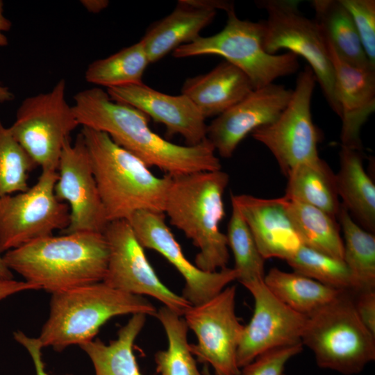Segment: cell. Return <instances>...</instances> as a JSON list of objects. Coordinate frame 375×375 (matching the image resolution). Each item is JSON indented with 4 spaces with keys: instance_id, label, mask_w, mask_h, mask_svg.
<instances>
[{
    "instance_id": "6da1fadb",
    "label": "cell",
    "mask_w": 375,
    "mask_h": 375,
    "mask_svg": "<svg viewBox=\"0 0 375 375\" xmlns=\"http://www.w3.org/2000/svg\"><path fill=\"white\" fill-rule=\"evenodd\" d=\"M73 99L72 109L79 126L106 133L149 167H156L171 176L222 169L207 138L193 146L167 141L150 128L148 116L112 101L99 87L81 90Z\"/></svg>"
},
{
    "instance_id": "7a4b0ae2",
    "label": "cell",
    "mask_w": 375,
    "mask_h": 375,
    "mask_svg": "<svg viewBox=\"0 0 375 375\" xmlns=\"http://www.w3.org/2000/svg\"><path fill=\"white\" fill-rule=\"evenodd\" d=\"M6 266L53 294L103 281L108 246L103 233L49 235L5 252Z\"/></svg>"
},
{
    "instance_id": "3957f363",
    "label": "cell",
    "mask_w": 375,
    "mask_h": 375,
    "mask_svg": "<svg viewBox=\"0 0 375 375\" xmlns=\"http://www.w3.org/2000/svg\"><path fill=\"white\" fill-rule=\"evenodd\" d=\"M81 133L108 222L128 221L139 210L164 212L170 176H156L103 132L83 127Z\"/></svg>"
},
{
    "instance_id": "277c9868",
    "label": "cell",
    "mask_w": 375,
    "mask_h": 375,
    "mask_svg": "<svg viewBox=\"0 0 375 375\" xmlns=\"http://www.w3.org/2000/svg\"><path fill=\"white\" fill-rule=\"evenodd\" d=\"M228 182L222 169L171 176L163 213L199 249L195 265L205 272L226 268L229 260L227 238L219 228Z\"/></svg>"
},
{
    "instance_id": "5b68a950",
    "label": "cell",
    "mask_w": 375,
    "mask_h": 375,
    "mask_svg": "<svg viewBox=\"0 0 375 375\" xmlns=\"http://www.w3.org/2000/svg\"><path fill=\"white\" fill-rule=\"evenodd\" d=\"M156 307L142 296L98 282L51 294L50 312L38 337L43 347L60 351L94 339L112 317L144 314L156 317Z\"/></svg>"
},
{
    "instance_id": "8992f818",
    "label": "cell",
    "mask_w": 375,
    "mask_h": 375,
    "mask_svg": "<svg viewBox=\"0 0 375 375\" xmlns=\"http://www.w3.org/2000/svg\"><path fill=\"white\" fill-rule=\"evenodd\" d=\"M353 293L342 291L308 317L301 336L319 367L344 375L357 374L375 360V335L359 318Z\"/></svg>"
},
{
    "instance_id": "52a82bcc",
    "label": "cell",
    "mask_w": 375,
    "mask_h": 375,
    "mask_svg": "<svg viewBox=\"0 0 375 375\" xmlns=\"http://www.w3.org/2000/svg\"><path fill=\"white\" fill-rule=\"evenodd\" d=\"M227 13L225 26L219 33L199 37L173 51V56L182 58L202 55H217L242 70L253 89L273 83L299 68L298 56L290 52L269 54L262 46L263 27L257 22L240 19L235 9Z\"/></svg>"
},
{
    "instance_id": "ba28073f",
    "label": "cell",
    "mask_w": 375,
    "mask_h": 375,
    "mask_svg": "<svg viewBox=\"0 0 375 375\" xmlns=\"http://www.w3.org/2000/svg\"><path fill=\"white\" fill-rule=\"evenodd\" d=\"M297 0H259L267 16L261 20L262 46L269 54L288 50L307 61L331 110L340 118L334 72L325 39L315 21L299 10Z\"/></svg>"
},
{
    "instance_id": "9c48e42d",
    "label": "cell",
    "mask_w": 375,
    "mask_h": 375,
    "mask_svg": "<svg viewBox=\"0 0 375 375\" xmlns=\"http://www.w3.org/2000/svg\"><path fill=\"white\" fill-rule=\"evenodd\" d=\"M66 81L24 99L9 129L42 170L58 169L65 142L79 124L66 99Z\"/></svg>"
},
{
    "instance_id": "30bf717a",
    "label": "cell",
    "mask_w": 375,
    "mask_h": 375,
    "mask_svg": "<svg viewBox=\"0 0 375 375\" xmlns=\"http://www.w3.org/2000/svg\"><path fill=\"white\" fill-rule=\"evenodd\" d=\"M58 179L56 170H42L26 191L0 198L1 253L68 226L69 208L54 191Z\"/></svg>"
},
{
    "instance_id": "8fae6325",
    "label": "cell",
    "mask_w": 375,
    "mask_h": 375,
    "mask_svg": "<svg viewBox=\"0 0 375 375\" xmlns=\"http://www.w3.org/2000/svg\"><path fill=\"white\" fill-rule=\"evenodd\" d=\"M316 83L313 72L306 65L299 74L291 99L278 119L251 133L253 139L270 151L285 177L298 165L319 158V135L311 113Z\"/></svg>"
},
{
    "instance_id": "7c38bea8",
    "label": "cell",
    "mask_w": 375,
    "mask_h": 375,
    "mask_svg": "<svg viewBox=\"0 0 375 375\" xmlns=\"http://www.w3.org/2000/svg\"><path fill=\"white\" fill-rule=\"evenodd\" d=\"M236 287H226L210 299L191 306L183 319L197 342L190 349L200 362L216 375H240L237 351L244 326L235 314Z\"/></svg>"
},
{
    "instance_id": "4fadbf2b",
    "label": "cell",
    "mask_w": 375,
    "mask_h": 375,
    "mask_svg": "<svg viewBox=\"0 0 375 375\" xmlns=\"http://www.w3.org/2000/svg\"><path fill=\"white\" fill-rule=\"evenodd\" d=\"M103 233L108 246L107 269L103 282L124 292L150 296L183 316L192 305L160 281L128 222H110Z\"/></svg>"
},
{
    "instance_id": "5bb4252c",
    "label": "cell",
    "mask_w": 375,
    "mask_h": 375,
    "mask_svg": "<svg viewBox=\"0 0 375 375\" xmlns=\"http://www.w3.org/2000/svg\"><path fill=\"white\" fill-rule=\"evenodd\" d=\"M128 222L142 247L159 253L183 277L185 287L181 296L192 306L210 299L238 278L233 268L209 272L190 262L165 223L163 213L139 210Z\"/></svg>"
},
{
    "instance_id": "9a60e30c",
    "label": "cell",
    "mask_w": 375,
    "mask_h": 375,
    "mask_svg": "<svg viewBox=\"0 0 375 375\" xmlns=\"http://www.w3.org/2000/svg\"><path fill=\"white\" fill-rule=\"evenodd\" d=\"M57 170L55 194L70 210L69 224L62 233H103L108 222L81 133L74 143L70 138L65 142Z\"/></svg>"
},
{
    "instance_id": "2e32d148",
    "label": "cell",
    "mask_w": 375,
    "mask_h": 375,
    "mask_svg": "<svg viewBox=\"0 0 375 375\" xmlns=\"http://www.w3.org/2000/svg\"><path fill=\"white\" fill-rule=\"evenodd\" d=\"M244 287L253 297L254 309L250 322L244 326L237 351V362L240 369L267 351L302 342L308 319V317L278 300L264 281Z\"/></svg>"
},
{
    "instance_id": "e0dca14e",
    "label": "cell",
    "mask_w": 375,
    "mask_h": 375,
    "mask_svg": "<svg viewBox=\"0 0 375 375\" xmlns=\"http://www.w3.org/2000/svg\"><path fill=\"white\" fill-rule=\"evenodd\" d=\"M292 94V90L274 83L252 90L207 125L206 138L219 156L231 158L249 133L278 119Z\"/></svg>"
},
{
    "instance_id": "ac0fdd59",
    "label": "cell",
    "mask_w": 375,
    "mask_h": 375,
    "mask_svg": "<svg viewBox=\"0 0 375 375\" xmlns=\"http://www.w3.org/2000/svg\"><path fill=\"white\" fill-rule=\"evenodd\" d=\"M106 92L112 101L131 106L162 124L168 135H181L189 146L206 139V118L183 94L169 95L144 83L108 88Z\"/></svg>"
},
{
    "instance_id": "d6986e66",
    "label": "cell",
    "mask_w": 375,
    "mask_h": 375,
    "mask_svg": "<svg viewBox=\"0 0 375 375\" xmlns=\"http://www.w3.org/2000/svg\"><path fill=\"white\" fill-rule=\"evenodd\" d=\"M265 260L285 261L303 245L287 212V198L263 199L249 194H232Z\"/></svg>"
},
{
    "instance_id": "ffe728a7",
    "label": "cell",
    "mask_w": 375,
    "mask_h": 375,
    "mask_svg": "<svg viewBox=\"0 0 375 375\" xmlns=\"http://www.w3.org/2000/svg\"><path fill=\"white\" fill-rule=\"evenodd\" d=\"M324 38L333 68L336 95L341 109L342 145L361 151V128L375 110V69L348 63Z\"/></svg>"
},
{
    "instance_id": "44dd1931",
    "label": "cell",
    "mask_w": 375,
    "mask_h": 375,
    "mask_svg": "<svg viewBox=\"0 0 375 375\" xmlns=\"http://www.w3.org/2000/svg\"><path fill=\"white\" fill-rule=\"evenodd\" d=\"M231 4L222 0L178 1L174 10L151 25L140 40L150 63L200 37L201 30L214 19L217 10L227 12Z\"/></svg>"
},
{
    "instance_id": "7402d4cb",
    "label": "cell",
    "mask_w": 375,
    "mask_h": 375,
    "mask_svg": "<svg viewBox=\"0 0 375 375\" xmlns=\"http://www.w3.org/2000/svg\"><path fill=\"white\" fill-rule=\"evenodd\" d=\"M253 90L242 70L224 60L209 72L188 78L181 94L187 96L207 118L222 114Z\"/></svg>"
},
{
    "instance_id": "603a6c76",
    "label": "cell",
    "mask_w": 375,
    "mask_h": 375,
    "mask_svg": "<svg viewBox=\"0 0 375 375\" xmlns=\"http://www.w3.org/2000/svg\"><path fill=\"white\" fill-rule=\"evenodd\" d=\"M335 174L338 197L364 228L375 231V185L366 173L361 151L342 146Z\"/></svg>"
},
{
    "instance_id": "cb8c5ba5",
    "label": "cell",
    "mask_w": 375,
    "mask_h": 375,
    "mask_svg": "<svg viewBox=\"0 0 375 375\" xmlns=\"http://www.w3.org/2000/svg\"><path fill=\"white\" fill-rule=\"evenodd\" d=\"M314 20L338 55L360 68L373 67L365 53L352 17L340 0H312Z\"/></svg>"
},
{
    "instance_id": "d4e9b609",
    "label": "cell",
    "mask_w": 375,
    "mask_h": 375,
    "mask_svg": "<svg viewBox=\"0 0 375 375\" xmlns=\"http://www.w3.org/2000/svg\"><path fill=\"white\" fill-rule=\"evenodd\" d=\"M146 316L132 315L119 328L117 339L108 344L96 339L79 345L90 358L95 375H142L133 353V344L144 326Z\"/></svg>"
},
{
    "instance_id": "484cf974",
    "label": "cell",
    "mask_w": 375,
    "mask_h": 375,
    "mask_svg": "<svg viewBox=\"0 0 375 375\" xmlns=\"http://www.w3.org/2000/svg\"><path fill=\"white\" fill-rule=\"evenodd\" d=\"M285 196L317 208L335 219L340 203L335 174L320 158L298 165L287 176Z\"/></svg>"
},
{
    "instance_id": "4316f807",
    "label": "cell",
    "mask_w": 375,
    "mask_h": 375,
    "mask_svg": "<svg viewBox=\"0 0 375 375\" xmlns=\"http://www.w3.org/2000/svg\"><path fill=\"white\" fill-rule=\"evenodd\" d=\"M268 290L293 310L309 317L335 299L342 291L324 285L297 272L276 267L264 278Z\"/></svg>"
},
{
    "instance_id": "83f0119b",
    "label": "cell",
    "mask_w": 375,
    "mask_h": 375,
    "mask_svg": "<svg viewBox=\"0 0 375 375\" xmlns=\"http://www.w3.org/2000/svg\"><path fill=\"white\" fill-rule=\"evenodd\" d=\"M286 198L288 214L302 244L343 260V240L335 219L317 208Z\"/></svg>"
},
{
    "instance_id": "f1b7e54d",
    "label": "cell",
    "mask_w": 375,
    "mask_h": 375,
    "mask_svg": "<svg viewBox=\"0 0 375 375\" xmlns=\"http://www.w3.org/2000/svg\"><path fill=\"white\" fill-rule=\"evenodd\" d=\"M148 56L141 41L91 62L85 72V81L96 87L108 88L142 84Z\"/></svg>"
},
{
    "instance_id": "f546056e",
    "label": "cell",
    "mask_w": 375,
    "mask_h": 375,
    "mask_svg": "<svg viewBox=\"0 0 375 375\" xmlns=\"http://www.w3.org/2000/svg\"><path fill=\"white\" fill-rule=\"evenodd\" d=\"M156 317L166 333L168 347L154 355L156 372L160 375H203L188 340V327L182 316L165 306L157 310Z\"/></svg>"
},
{
    "instance_id": "4dcf8cb0",
    "label": "cell",
    "mask_w": 375,
    "mask_h": 375,
    "mask_svg": "<svg viewBox=\"0 0 375 375\" xmlns=\"http://www.w3.org/2000/svg\"><path fill=\"white\" fill-rule=\"evenodd\" d=\"M344 233L343 261L360 290L375 289V237L358 226L340 203L337 215Z\"/></svg>"
},
{
    "instance_id": "1f68e13d",
    "label": "cell",
    "mask_w": 375,
    "mask_h": 375,
    "mask_svg": "<svg viewBox=\"0 0 375 375\" xmlns=\"http://www.w3.org/2000/svg\"><path fill=\"white\" fill-rule=\"evenodd\" d=\"M294 272L333 288L356 292L360 288L342 260L301 245L288 260Z\"/></svg>"
},
{
    "instance_id": "d6a6232c",
    "label": "cell",
    "mask_w": 375,
    "mask_h": 375,
    "mask_svg": "<svg viewBox=\"0 0 375 375\" xmlns=\"http://www.w3.org/2000/svg\"><path fill=\"white\" fill-rule=\"evenodd\" d=\"M232 212L227 228L228 246L232 251L238 280L245 286L264 281L265 259L236 206L231 203Z\"/></svg>"
},
{
    "instance_id": "836d02e7",
    "label": "cell",
    "mask_w": 375,
    "mask_h": 375,
    "mask_svg": "<svg viewBox=\"0 0 375 375\" xmlns=\"http://www.w3.org/2000/svg\"><path fill=\"white\" fill-rule=\"evenodd\" d=\"M37 166L0 120V198L26 191L30 172Z\"/></svg>"
},
{
    "instance_id": "e575fe53",
    "label": "cell",
    "mask_w": 375,
    "mask_h": 375,
    "mask_svg": "<svg viewBox=\"0 0 375 375\" xmlns=\"http://www.w3.org/2000/svg\"><path fill=\"white\" fill-rule=\"evenodd\" d=\"M340 1L350 12L367 59L375 68V1Z\"/></svg>"
},
{
    "instance_id": "d590c367",
    "label": "cell",
    "mask_w": 375,
    "mask_h": 375,
    "mask_svg": "<svg viewBox=\"0 0 375 375\" xmlns=\"http://www.w3.org/2000/svg\"><path fill=\"white\" fill-rule=\"evenodd\" d=\"M302 342L267 351L240 369V375H283L287 362L301 352Z\"/></svg>"
},
{
    "instance_id": "8d00e7d4",
    "label": "cell",
    "mask_w": 375,
    "mask_h": 375,
    "mask_svg": "<svg viewBox=\"0 0 375 375\" xmlns=\"http://www.w3.org/2000/svg\"><path fill=\"white\" fill-rule=\"evenodd\" d=\"M356 311L362 324L375 335V289L353 293Z\"/></svg>"
},
{
    "instance_id": "74e56055",
    "label": "cell",
    "mask_w": 375,
    "mask_h": 375,
    "mask_svg": "<svg viewBox=\"0 0 375 375\" xmlns=\"http://www.w3.org/2000/svg\"><path fill=\"white\" fill-rule=\"evenodd\" d=\"M13 337L29 353L34 364L36 375H49L44 369L42 356V349L43 346L38 338L28 337L20 331L14 332Z\"/></svg>"
},
{
    "instance_id": "f35d334b",
    "label": "cell",
    "mask_w": 375,
    "mask_h": 375,
    "mask_svg": "<svg viewBox=\"0 0 375 375\" xmlns=\"http://www.w3.org/2000/svg\"><path fill=\"white\" fill-rule=\"evenodd\" d=\"M30 290H40V288L26 281H17L13 279L0 281V301L20 292Z\"/></svg>"
},
{
    "instance_id": "ab89813d",
    "label": "cell",
    "mask_w": 375,
    "mask_h": 375,
    "mask_svg": "<svg viewBox=\"0 0 375 375\" xmlns=\"http://www.w3.org/2000/svg\"><path fill=\"white\" fill-rule=\"evenodd\" d=\"M11 27V21L4 15V3L0 0V47L8 44V39L5 33L9 31Z\"/></svg>"
},
{
    "instance_id": "60d3db41",
    "label": "cell",
    "mask_w": 375,
    "mask_h": 375,
    "mask_svg": "<svg viewBox=\"0 0 375 375\" xmlns=\"http://www.w3.org/2000/svg\"><path fill=\"white\" fill-rule=\"evenodd\" d=\"M81 5L90 12L99 13L106 9L109 1L107 0H81Z\"/></svg>"
},
{
    "instance_id": "b9f144b4",
    "label": "cell",
    "mask_w": 375,
    "mask_h": 375,
    "mask_svg": "<svg viewBox=\"0 0 375 375\" xmlns=\"http://www.w3.org/2000/svg\"><path fill=\"white\" fill-rule=\"evenodd\" d=\"M13 279L11 270L6 266L3 256L0 253V281H7Z\"/></svg>"
},
{
    "instance_id": "7bdbcfd3",
    "label": "cell",
    "mask_w": 375,
    "mask_h": 375,
    "mask_svg": "<svg viewBox=\"0 0 375 375\" xmlns=\"http://www.w3.org/2000/svg\"><path fill=\"white\" fill-rule=\"evenodd\" d=\"M14 99L15 95L10 88L0 83V103L10 101Z\"/></svg>"
},
{
    "instance_id": "ee69618b",
    "label": "cell",
    "mask_w": 375,
    "mask_h": 375,
    "mask_svg": "<svg viewBox=\"0 0 375 375\" xmlns=\"http://www.w3.org/2000/svg\"><path fill=\"white\" fill-rule=\"evenodd\" d=\"M203 374H205V375H211L210 374L209 370H208V369L207 367H206V369H205V371L203 372Z\"/></svg>"
},
{
    "instance_id": "f6af8a7d",
    "label": "cell",
    "mask_w": 375,
    "mask_h": 375,
    "mask_svg": "<svg viewBox=\"0 0 375 375\" xmlns=\"http://www.w3.org/2000/svg\"><path fill=\"white\" fill-rule=\"evenodd\" d=\"M283 375H286V374H284Z\"/></svg>"
}]
</instances>
